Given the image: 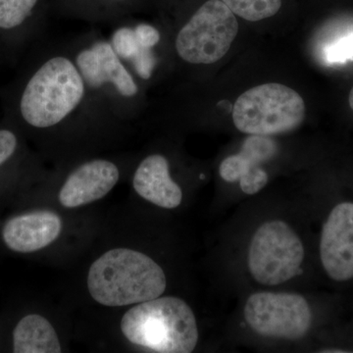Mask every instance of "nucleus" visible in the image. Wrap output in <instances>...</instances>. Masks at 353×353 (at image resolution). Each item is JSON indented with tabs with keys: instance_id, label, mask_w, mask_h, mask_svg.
<instances>
[{
	"instance_id": "nucleus-19",
	"label": "nucleus",
	"mask_w": 353,
	"mask_h": 353,
	"mask_svg": "<svg viewBox=\"0 0 353 353\" xmlns=\"http://www.w3.org/2000/svg\"><path fill=\"white\" fill-rule=\"evenodd\" d=\"M327 59L332 63H343L353 59V34L340 39L327 50Z\"/></svg>"
},
{
	"instance_id": "nucleus-17",
	"label": "nucleus",
	"mask_w": 353,
	"mask_h": 353,
	"mask_svg": "<svg viewBox=\"0 0 353 353\" xmlns=\"http://www.w3.org/2000/svg\"><path fill=\"white\" fill-rule=\"evenodd\" d=\"M277 143L267 136L250 134L243 141L238 154L223 160L219 174L229 183L240 182L241 189L246 194H255L268 183V174L261 165L275 157Z\"/></svg>"
},
{
	"instance_id": "nucleus-8",
	"label": "nucleus",
	"mask_w": 353,
	"mask_h": 353,
	"mask_svg": "<svg viewBox=\"0 0 353 353\" xmlns=\"http://www.w3.org/2000/svg\"><path fill=\"white\" fill-rule=\"evenodd\" d=\"M239 32L234 14L221 0H208L176 32L174 50L189 65H211L231 48Z\"/></svg>"
},
{
	"instance_id": "nucleus-4",
	"label": "nucleus",
	"mask_w": 353,
	"mask_h": 353,
	"mask_svg": "<svg viewBox=\"0 0 353 353\" xmlns=\"http://www.w3.org/2000/svg\"><path fill=\"white\" fill-rule=\"evenodd\" d=\"M134 159V154L101 153L53 166L14 204L32 201L73 212L85 210L129 178Z\"/></svg>"
},
{
	"instance_id": "nucleus-12",
	"label": "nucleus",
	"mask_w": 353,
	"mask_h": 353,
	"mask_svg": "<svg viewBox=\"0 0 353 353\" xmlns=\"http://www.w3.org/2000/svg\"><path fill=\"white\" fill-rule=\"evenodd\" d=\"M46 162L15 127L0 119V215L46 173Z\"/></svg>"
},
{
	"instance_id": "nucleus-15",
	"label": "nucleus",
	"mask_w": 353,
	"mask_h": 353,
	"mask_svg": "<svg viewBox=\"0 0 353 353\" xmlns=\"http://www.w3.org/2000/svg\"><path fill=\"white\" fill-rule=\"evenodd\" d=\"M132 194L158 208H178L183 192L174 180L171 164L163 153L150 152L134 159L129 175Z\"/></svg>"
},
{
	"instance_id": "nucleus-1",
	"label": "nucleus",
	"mask_w": 353,
	"mask_h": 353,
	"mask_svg": "<svg viewBox=\"0 0 353 353\" xmlns=\"http://www.w3.org/2000/svg\"><path fill=\"white\" fill-rule=\"evenodd\" d=\"M0 90L2 119L53 166L101 154L121 143L131 125L94 99L66 43H37Z\"/></svg>"
},
{
	"instance_id": "nucleus-6",
	"label": "nucleus",
	"mask_w": 353,
	"mask_h": 353,
	"mask_svg": "<svg viewBox=\"0 0 353 353\" xmlns=\"http://www.w3.org/2000/svg\"><path fill=\"white\" fill-rule=\"evenodd\" d=\"M94 99L116 119L132 125L145 106L146 88L116 54L108 39L85 32L66 43Z\"/></svg>"
},
{
	"instance_id": "nucleus-3",
	"label": "nucleus",
	"mask_w": 353,
	"mask_h": 353,
	"mask_svg": "<svg viewBox=\"0 0 353 353\" xmlns=\"http://www.w3.org/2000/svg\"><path fill=\"white\" fill-rule=\"evenodd\" d=\"M88 301L117 310L163 296L167 276L150 253L134 243L105 246L90 260L83 275Z\"/></svg>"
},
{
	"instance_id": "nucleus-22",
	"label": "nucleus",
	"mask_w": 353,
	"mask_h": 353,
	"mask_svg": "<svg viewBox=\"0 0 353 353\" xmlns=\"http://www.w3.org/2000/svg\"><path fill=\"white\" fill-rule=\"evenodd\" d=\"M109 1L114 2V3H119V2H126L127 0H109Z\"/></svg>"
},
{
	"instance_id": "nucleus-7",
	"label": "nucleus",
	"mask_w": 353,
	"mask_h": 353,
	"mask_svg": "<svg viewBox=\"0 0 353 353\" xmlns=\"http://www.w3.org/2000/svg\"><path fill=\"white\" fill-rule=\"evenodd\" d=\"M301 94L287 85L264 83L246 90L234 105L233 120L243 134L273 136L294 131L305 119Z\"/></svg>"
},
{
	"instance_id": "nucleus-14",
	"label": "nucleus",
	"mask_w": 353,
	"mask_h": 353,
	"mask_svg": "<svg viewBox=\"0 0 353 353\" xmlns=\"http://www.w3.org/2000/svg\"><path fill=\"white\" fill-rule=\"evenodd\" d=\"M41 0H0V51L16 64L43 34Z\"/></svg>"
},
{
	"instance_id": "nucleus-2",
	"label": "nucleus",
	"mask_w": 353,
	"mask_h": 353,
	"mask_svg": "<svg viewBox=\"0 0 353 353\" xmlns=\"http://www.w3.org/2000/svg\"><path fill=\"white\" fill-rule=\"evenodd\" d=\"M94 216L21 201L0 215V250L21 259L67 261L85 252L99 232Z\"/></svg>"
},
{
	"instance_id": "nucleus-10",
	"label": "nucleus",
	"mask_w": 353,
	"mask_h": 353,
	"mask_svg": "<svg viewBox=\"0 0 353 353\" xmlns=\"http://www.w3.org/2000/svg\"><path fill=\"white\" fill-rule=\"evenodd\" d=\"M67 348V334L50 310L26 304L0 314V352L61 353Z\"/></svg>"
},
{
	"instance_id": "nucleus-13",
	"label": "nucleus",
	"mask_w": 353,
	"mask_h": 353,
	"mask_svg": "<svg viewBox=\"0 0 353 353\" xmlns=\"http://www.w3.org/2000/svg\"><path fill=\"white\" fill-rule=\"evenodd\" d=\"M161 39V32L148 23L117 25L108 38L117 57L145 88L157 74Z\"/></svg>"
},
{
	"instance_id": "nucleus-11",
	"label": "nucleus",
	"mask_w": 353,
	"mask_h": 353,
	"mask_svg": "<svg viewBox=\"0 0 353 353\" xmlns=\"http://www.w3.org/2000/svg\"><path fill=\"white\" fill-rule=\"evenodd\" d=\"M245 317L255 333L284 340L303 339L312 323V313L306 299L287 292L252 294L245 303Z\"/></svg>"
},
{
	"instance_id": "nucleus-16",
	"label": "nucleus",
	"mask_w": 353,
	"mask_h": 353,
	"mask_svg": "<svg viewBox=\"0 0 353 353\" xmlns=\"http://www.w3.org/2000/svg\"><path fill=\"white\" fill-rule=\"evenodd\" d=\"M320 257L325 271L336 282L353 279V203L343 202L323 226Z\"/></svg>"
},
{
	"instance_id": "nucleus-9",
	"label": "nucleus",
	"mask_w": 353,
	"mask_h": 353,
	"mask_svg": "<svg viewBox=\"0 0 353 353\" xmlns=\"http://www.w3.org/2000/svg\"><path fill=\"white\" fill-rule=\"evenodd\" d=\"M304 248L296 232L283 221L264 223L253 234L248 268L256 282L277 285L301 272Z\"/></svg>"
},
{
	"instance_id": "nucleus-5",
	"label": "nucleus",
	"mask_w": 353,
	"mask_h": 353,
	"mask_svg": "<svg viewBox=\"0 0 353 353\" xmlns=\"http://www.w3.org/2000/svg\"><path fill=\"white\" fill-rule=\"evenodd\" d=\"M114 338L131 352L190 353L199 333L196 314L187 301L161 296L118 311Z\"/></svg>"
},
{
	"instance_id": "nucleus-18",
	"label": "nucleus",
	"mask_w": 353,
	"mask_h": 353,
	"mask_svg": "<svg viewBox=\"0 0 353 353\" xmlns=\"http://www.w3.org/2000/svg\"><path fill=\"white\" fill-rule=\"evenodd\" d=\"M230 10L243 19L256 21L270 18L279 12L282 0H221Z\"/></svg>"
},
{
	"instance_id": "nucleus-21",
	"label": "nucleus",
	"mask_w": 353,
	"mask_h": 353,
	"mask_svg": "<svg viewBox=\"0 0 353 353\" xmlns=\"http://www.w3.org/2000/svg\"><path fill=\"white\" fill-rule=\"evenodd\" d=\"M4 64H6V59H4V57L3 54H2L1 51H0V67Z\"/></svg>"
},
{
	"instance_id": "nucleus-20",
	"label": "nucleus",
	"mask_w": 353,
	"mask_h": 353,
	"mask_svg": "<svg viewBox=\"0 0 353 353\" xmlns=\"http://www.w3.org/2000/svg\"><path fill=\"white\" fill-rule=\"evenodd\" d=\"M348 101H350V108H352L353 110V88L352 92H350V97H348Z\"/></svg>"
}]
</instances>
